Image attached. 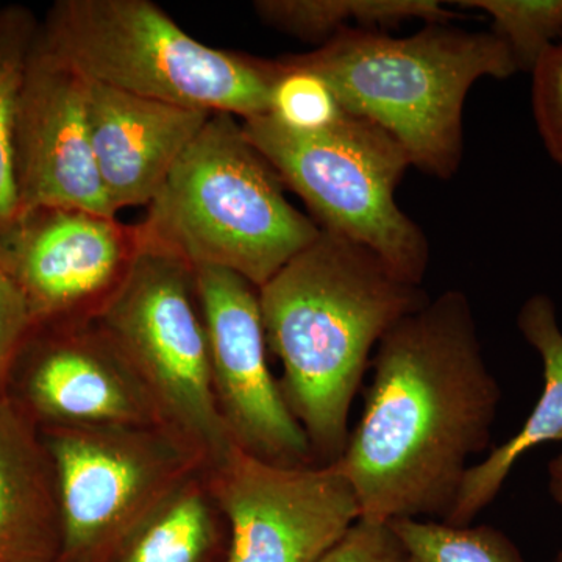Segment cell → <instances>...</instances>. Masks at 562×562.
<instances>
[{"mask_svg":"<svg viewBox=\"0 0 562 562\" xmlns=\"http://www.w3.org/2000/svg\"><path fill=\"white\" fill-rule=\"evenodd\" d=\"M372 368L360 420L336 461L360 519L446 520L469 460L490 447L502 398L464 292H443L398 321Z\"/></svg>","mask_w":562,"mask_h":562,"instance_id":"obj_1","label":"cell"},{"mask_svg":"<svg viewBox=\"0 0 562 562\" xmlns=\"http://www.w3.org/2000/svg\"><path fill=\"white\" fill-rule=\"evenodd\" d=\"M430 301L375 251L322 232L265 286L260 305L280 390L302 425L314 464H333L349 439L351 403L372 351Z\"/></svg>","mask_w":562,"mask_h":562,"instance_id":"obj_2","label":"cell"},{"mask_svg":"<svg viewBox=\"0 0 562 562\" xmlns=\"http://www.w3.org/2000/svg\"><path fill=\"white\" fill-rule=\"evenodd\" d=\"M280 60L319 74L346 113L382 128L414 168L441 180L460 169L462 111L473 85L517 72L495 33L462 31L449 22L427 24L408 38L344 29L317 49Z\"/></svg>","mask_w":562,"mask_h":562,"instance_id":"obj_3","label":"cell"},{"mask_svg":"<svg viewBox=\"0 0 562 562\" xmlns=\"http://www.w3.org/2000/svg\"><path fill=\"white\" fill-rule=\"evenodd\" d=\"M232 114L214 113L139 222L144 244L198 268L227 269L260 290L321 228Z\"/></svg>","mask_w":562,"mask_h":562,"instance_id":"obj_4","label":"cell"},{"mask_svg":"<svg viewBox=\"0 0 562 562\" xmlns=\"http://www.w3.org/2000/svg\"><path fill=\"white\" fill-rule=\"evenodd\" d=\"M38 40L85 79L243 121L266 116L279 60L214 49L150 0H58Z\"/></svg>","mask_w":562,"mask_h":562,"instance_id":"obj_5","label":"cell"},{"mask_svg":"<svg viewBox=\"0 0 562 562\" xmlns=\"http://www.w3.org/2000/svg\"><path fill=\"white\" fill-rule=\"evenodd\" d=\"M243 128L322 232L368 247L403 280L420 286L430 246L395 202L412 166L397 140L349 113L317 135L286 131L268 114L243 121Z\"/></svg>","mask_w":562,"mask_h":562,"instance_id":"obj_6","label":"cell"},{"mask_svg":"<svg viewBox=\"0 0 562 562\" xmlns=\"http://www.w3.org/2000/svg\"><path fill=\"white\" fill-rule=\"evenodd\" d=\"M57 475L58 562H113L124 543L206 454L168 425L41 431Z\"/></svg>","mask_w":562,"mask_h":562,"instance_id":"obj_7","label":"cell"},{"mask_svg":"<svg viewBox=\"0 0 562 562\" xmlns=\"http://www.w3.org/2000/svg\"><path fill=\"white\" fill-rule=\"evenodd\" d=\"M98 322L147 384L169 427L194 442L209 465L231 452L235 443L214 397L194 266L144 244Z\"/></svg>","mask_w":562,"mask_h":562,"instance_id":"obj_8","label":"cell"},{"mask_svg":"<svg viewBox=\"0 0 562 562\" xmlns=\"http://www.w3.org/2000/svg\"><path fill=\"white\" fill-rule=\"evenodd\" d=\"M143 250L139 224L80 209L21 211L0 233V266L24 295L32 325L98 321Z\"/></svg>","mask_w":562,"mask_h":562,"instance_id":"obj_9","label":"cell"},{"mask_svg":"<svg viewBox=\"0 0 562 562\" xmlns=\"http://www.w3.org/2000/svg\"><path fill=\"white\" fill-rule=\"evenodd\" d=\"M206 475L231 530L224 562H319L361 517L336 462L284 468L233 446Z\"/></svg>","mask_w":562,"mask_h":562,"instance_id":"obj_10","label":"cell"},{"mask_svg":"<svg viewBox=\"0 0 562 562\" xmlns=\"http://www.w3.org/2000/svg\"><path fill=\"white\" fill-rule=\"evenodd\" d=\"M3 398L40 431L168 425L147 384L98 321L32 325Z\"/></svg>","mask_w":562,"mask_h":562,"instance_id":"obj_11","label":"cell"},{"mask_svg":"<svg viewBox=\"0 0 562 562\" xmlns=\"http://www.w3.org/2000/svg\"><path fill=\"white\" fill-rule=\"evenodd\" d=\"M195 281L209 331L214 397L233 443L284 468L314 464L308 438L269 366L260 290L213 266H198Z\"/></svg>","mask_w":562,"mask_h":562,"instance_id":"obj_12","label":"cell"},{"mask_svg":"<svg viewBox=\"0 0 562 562\" xmlns=\"http://www.w3.org/2000/svg\"><path fill=\"white\" fill-rule=\"evenodd\" d=\"M88 85L36 33L18 116L20 213L61 206L116 216L92 150Z\"/></svg>","mask_w":562,"mask_h":562,"instance_id":"obj_13","label":"cell"},{"mask_svg":"<svg viewBox=\"0 0 562 562\" xmlns=\"http://www.w3.org/2000/svg\"><path fill=\"white\" fill-rule=\"evenodd\" d=\"M88 114L95 165L116 216L150 205L211 116L94 81L88 85Z\"/></svg>","mask_w":562,"mask_h":562,"instance_id":"obj_14","label":"cell"},{"mask_svg":"<svg viewBox=\"0 0 562 562\" xmlns=\"http://www.w3.org/2000/svg\"><path fill=\"white\" fill-rule=\"evenodd\" d=\"M57 475L40 428L0 398V562H58Z\"/></svg>","mask_w":562,"mask_h":562,"instance_id":"obj_15","label":"cell"},{"mask_svg":"<svg viewBox=\"0 0 562 562\" xmlns=\"http://www.w3.org/2000/svg\"><path fill=\"white\" fill-rule=\"evenodd\" d=\"M517 327L538 351L543 366V390L524 427L486 460L471 465L462 480L452 513L443 522L465 527L501 492L514 465L525 453L547 442L562 441V330L557 306L546 294L528 299L517 316Z\"/></svg>","mask_w":562,"mask_h":562,"instance_id":"obj_16","label":"cell"},{"mask_svg":"<svg viewBox=\"0 0 562 562\" xmlns=\"http://www.w3.org/2000/svg\"><path fill=\"white\" fill-rule=\"evenodd\" d=\"M206 468L184 480L158 505L113 562L225 561L231 530Z\"/></svg>","mask_w":562,"mask_h":562,"instance_id":"obj_17","label":"cell"},{"mask_svg":"<svg viewBox=\"0 0 562 562\" xmlns=\"http://www.w3.org/2000/svg\"><path fill=\"white\" fill-rule=\"evenodd\" d=\"M254 9L269 27L321 44L344 29L383 32L412 20L447 24L457 18L438 0H258Z\"/></svg>","mask_w":562,"mask_h":562,"instance_id":"obj_18","label":"cell"},{"mask_svg":"<svg viewBox=\"0 0 562 562\" xmlns=\"http://www.w3.org/2000/svg\"><path fill=\"white\" fill-rule=\"evenodd\" d=\"M40 20L24 5L0 7V233L20 214L18 116Z\"/></svg>","mask_w":562,"mask_h":562,"instance_id":"obj_19","label":"cell"},{"mask_svg":"<svg viewBox=\"0 0 562 562\" xmlns=\"http://www.w3.org/2000/svg\"><path fill=\"white\" fill-rule=\"evenodd\" d=\"M390 525L409 562H524L516 546L486 525L454 527L419 519L392 520Z\"/></svg>","mask_w":562,"mask_h":562,"instance_id":"obj_20","label":"cell"},{"mask_svg":"<svg viewBox=\"0 0 562 562\" xmlns=\"http://www.w3.org/2000/svg\"><path fill=\"white\" fill-rule=\"evenodd\" d=\"M462 9L484 11L492 33L506 44L517 70L532 72L562 36V0H462Z\"/></svg>","mask_w":562,"mask_h":562,"instance_id":"obj_21","label":"cell"},{"mask_svg":"<svg viewBox=\"0 0 562 562\" xmlns=\"http://www.w3.org/2000/svg\"><path fill=\"white\" fill-rule=\"evenodd\" d=\"M277 60L281 74L272 87L268 116L286 131L301 135H317L341 121L346 111L319 74Z\"/></svg>","mask_w":562,"mask_h":562,"instance_id":"obj_22","label":"cell"},{"mask_svg":"<svg viewBox=\"0 0 562 562\" xmlns=\"http://www.w3.org/2000/svg\"><path fill=\"white\" fill-rule=\"evenodd\" d=\"M531 74L532 113L539 136L562 168V43L553 44Z\"/></svg>","mask_w":562,"mask_h":562,"instance_id":"obj_23","label":"cell"},{"mask_svg":"<svg viewBox=\"0 0 562 562\" xmlns=\"http://www.w3.org/2000/svg\"><path fill=\"white\" fill-rule=\"evenodd\" d=\"M319 562H409L391 525L360 519Z\"/></svg>","mask_w":562,"mask_h":562,"instance_id":"obj_24","label":"cell"},{"mask_svg":"<svg viewBox=\"0 0 562 562\" xmlns=\"http://www.w3.org/2000/svg\"><path fill=\"white\" fill-rule=\"evenodd\" d=\"M31 327V313L24 295L0 266V398L14 357Z\"/></svg>","mask_w":562,"mask_h":562,"instance_id":"obj_25","label":"cell"},{"mask_svg":"<svg viewBox=\"0 0 562 562\" xmlns=\"http://www.w3.org/2000/svg\"><path fill=\"white\" fill-rule=\"evenodd\" d=\"M549 486L552 497L562 506V453L549 464Z\"/></svg>","mask_w":562,"mask_h":562,"instance_id":"obj_26","label":"cell"},{"mask_svg":"<svg viewBox=\"0 0 562 562\" xmlns=\"http://www.w3.org/2000/svg\"><path fill=\"white\" fill-rule=\"evenodd\" d=\"M557 562H562V552L558 554Z\"/></svg>","mask_w":562,"mask_h":562,"instance_id":"obj_27","label":"cell"}]
</instances>
